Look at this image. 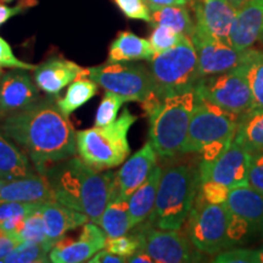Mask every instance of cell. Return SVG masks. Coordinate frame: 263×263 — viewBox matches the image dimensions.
Masks as SVG:
<instances>
[{"label": "cell", "instance_id": "6da1fadb", "mask_svg": "<svg viewBox=\"0 0 263 263\" xmlns=\"http://www.w3.org/2000/svg\"><path fill=\"white\" fill-rule=\"evenodd\" d=\"M0 128L14 140L44 176L48 168L77 153L76 130L57 105V98L41 99L17 114L3 117Z\"/></svg>", "mask_w": 263, "mask_h": 263}, {"label": "cell", "instance_id": "7a4b0ae2", "mask_svg": "<svg viewBox=\"0 0 263 263\" xmlns=\"http://www.w3.org/2000/svg\"><path fill=\"white\" fill-rule=\"evenodd\" d=\"M44 176L55 201L84 213L90 222L98 223L108 203L117 199L116 173L95 170L81 157L72 156L55 163Z\"/></svg>", "mask_w": 263, "mask_h": 263}, {"label": "cell", "instance_id": "3957f363", "mask_svg": "<svg viewBox=\"0 0 263 263\" xmlns=\"http://www.w3.org/2000/svg\"><path fill=\"white\" fill-rule=\"evenodd\" d=\"M200 185L199 166L176 163L162 170L154 211L147 221L160 229H182Z\"/></svg>", "mask_w": 263, "mask_h": 263}, {"label": "cell", "instance_id": "277c9868", "mask_svg": "<svg viewBox=\"0 0 263 263\" xmlns=\"http://www.w3.org/2000/svg\"><path fill=\"white\" fill-rule=\"evenodd\" d=\"M239 115L197 97L182 154H199L212 162L228 149L235 136Z\"/></svg>", "mask_w": 263, "mask_h": 263}, {"label": "cell", "instance_id": "5b68a950", "mask_svg": "<svg viewBox=\"0 0 263 263\" xmlns=\"http://www.w3.org/2000/svg\"><path fill=\"white\" fill-rule=\"evenodd\" d=\"M196 101V91L192 89L163 99L147 115L149 141L157 156L172 159L182 154Z\"/></svg>", "mask_w": 263, "mask_h": 263}, {"label": "cell", "instance_id": "8992f818", "mask_svg": "<svg viewBox=\"0 0 263 263\" xmlns=\"http://www.w3.org/2000/svg\"><path fill=\"white\" fill-rule=\"evenodd\" d=\"M138 116L124 108L120 117L107 126L80 130L76 133L77 153L85 163L95 170H111L122 164L130 154L128 132Z\"/></svg>", "mask_w": 263, "mask_h": 263}, {"label": "cell", "instance_id": "52a82bcc", "mask_svg": "<svg viewBox=\"0 0 263 263\" xmlns=\"http://www.w3.org/2000/svg\"><path fill=\"white\" fill-rule=\"evenodd\" d=\"M149 70L160 100L194 89L199 72L192 38L184 35L176 47L154 55Z\"/></svg>", "mask_w": 263, "mask_h": 263}, {"label": "cell", "instance_id": "ba28073f", "mask_svg": "<svg viewBox=\"0 0 263 263\" xmlns=\"http://www.w3.org/2000/svg\"><path fill=\"white\" fill-rule=\"evenodd\" d=\"M88 78L103 87L105 91L121 95L126 103H139L146 116L161 103L149 67L144 65L132 64V61L106 62L90 67Z\"/></svg>", "mask_w": 263, "mask_h": 263}, {"label": "cell", "instance_id": "9c48e42d", "mask_svg": "<svg viewBox=\"0 0 263 263\" xmlns=\"http://www.w3.org/2000/svg\"><path fill=\"white\" fill-rule=\"evenodd\" d=\"M233 212L226 203H206L195 197L188 216V236L195 249L203 255L216 256L230 249L228 235Z\"/></svg>", "mask_w": 263, "mask_h": 263}, {"label": "cell", "instance_id": "30bf717a", "mask_svg": "<svg viewBox=\"0 0 263 263\" xmlns=\"http://www.w3.org/2000/svg\"><path fill=\"white\" fill-rule=\"evenodd\" d=\"M194 89L197 97L239 116L254 106L251 88L242 66L223 73L200 77Z\"/></svg>", "mask_w": 263, "mask_h": 263}, {"label": "cell", "instance_id": "8fae6325", "mask_svg": "<svg viewBox=\"0 0 263 263\" xmlns=\"http://www.w3.org/2000/svg\"><path fill=\"white\" fill-rule=\"evenodd\" d=\"M141 234V250L157 263L201 262L203 254L190 241L182 229H160L144 221L136 227Z\"/></svg>", "mask_w": 263, "mask_h": 263}, {"label": "cell", "instance_id": "7c38bea8", "mask_svg": "<svg viewBox=\"0 0 263 263\" xmlns=\"http://www.w3.org/2000/svg\"><path fill=\"white\" fill-rule=\"evenodd\" d=\"M190 38L197 54L199 78L223 73L244 64L248 50H235L228 43L215 37L199 18Z\"/></svg>", "mask_w": 263, "mask_h": 263}, {"label": "cell", "instance_id": "4fadbf2b", "mask_svg": "<svg viewBox=\"0 0 263 263\" xmlns=\"http://www.w3.org/2000/svg\"><path fill=\"white\" fill-rule=\"evenodd\" d=\"M250 157L251 154L233 139L228 149L218 159L212 162H200V182L213 179L229 189L249 186Z\"/></svg>", "mask_w": 263, "mask_h": 263}, {"label": "cell", "instance_id": "5bb4252c", "mask_svg": "<svg viewBox=\"0 0 263 263\" xmlns=\"http://www.w3.org/2000/svg\"><path fill=\"white\" fill-rule=\"evenodd\" d=\"M107 236L97 223H85L77 240L62 238L49 251L50 262L82 263L88 262L99 250L104 249Z\"/></svg>", "mask_w": 263, "mask_h": 263}, {"label": "cell", "instance_id": "9a60e30c", "mask_svg": "<svg viewBox=\"0 0 263 263\" xmlns=\"http://www.w3.org/2000/svg\"><path fill=\"white\" fill-rule=\"evenodd\" d=\"M39 88L26 70L14 68L0 77V117L17 114L41 100Z\"/></svg>", "mask_w": 263, "mask_h": 263}, {"label": "cell", "instance_id": "2e32d148", "mask_svg": "<svg viewBox=\"0 0 263 263\" xmlns=\"http://www.w3.org/2000/svg\"><path fill=\"white\" fill-rule=\"evenodd\" d=\"M34 83L42 91L51 97H59L65 87L81 77H88L89 68H83L71 60L51 58L38 65L33 71Z\"/></svg>", "mask_w": 263, "mask_h": 263}, {"label": "cell", "instance_id": "e0dca14e", "mask_svg": "<svg viewBox=\"0 0 263 263\" xmlns=\"http://www.w3.org/2000/svg\"><path fill=\"white\" fill-rule=\"evenodd\" d=\"M263 35V0H251L236 10L229 32V44L235 50L252 48Z\"/></svg>", "mask_w": 263, "mask_h": 263}, {"label": "cell", "instance_id": "ac0fdd59", "mask_svg": "<svg viewBox=\"0 0 263 263\" xmlns=\"http://www.w3.org/2000/svg\"><path fill=\"white\" fill-rule=\"evenodd\" d=\"M156 151L150 141H147L133 156L123 162L122 167L116 172L118 190L116 200H128L132 193L136 192L150 176L156 164Z\"/></svg>", "mask_w": 263, "mask_h": 263}, {"label": "cell", "instance_id": "d6986e66", "mask_svg": "<svg viewBox=\"0 0 263 263\" xmlns=\"http://www.w3.org/2000/svg\"><path fill=\"white\" fill-rule=\"evenodd\" d=\"M55 201L50 183L41 173L0 179V203L2 202H37Z\"/></svg>", "mask_w": 263, "mask_h": 263}, {"label": "cell", "instance_id": "ffe728a7", "mask_svg": "<svg viewBox=\"0 0 263 263\" xmlns=\"http://www.w3.org/2000/svg\"><path fill=\"white\" fill-rule=\"evenodd\" d=\"M43 219H44L45 234H47V248L50 251L59 240L64 238L70 230L83 227L89 218L84 213L62 205L60 202L50 201L43 203L41 207Z\"/></svg>", "mask_w": 263, "mask_h": 263}, {"label": "cell", "instance_id": "44dd1931", "mask_svg": "<svg viewBox=\"0 0 263 263\" xmlns=\"http://www.w3.org/2000/svg\"><path fill=\"white\" fill-rule=\"evenodd\" d=\"M226 205L249 223L254 234L263 236V193L250 185L230 189Z\"/></svg>", "mask_w": 263, "mask_h": 263}, {"label": "cell", "instance_id": "7402d4cb", "mask_svg": "<svg viewBox=\"0 0 263 263\" xmlns=\"http://www.w3.org/2000/svg\"><path fill=\"white\" fill-rule=\"evenodd\" d=\"M236 9L228 0H197L195 16L217 38L229 44V32Z\"/></svg>", "mask_w": 263, "mask_h": 263}, {"label": "cell", "instance_id": "603a6c76", "mask_svg": "<svg viewBox=\"0 0 263 263\" xmlns=\"http://www.w3.org/2000/svg\"><path fill=\"white\" fill-rule=\"evenodd\" d=\"M161 173H162L161 166L155 164L145 182L128 197V209H129L132 228L146 221L153 213Z\"/></svg>", "mask_w": 263, "mask_h": 263}, {"label": "cell", "instance_id": "cb8c5ba5", "mask_svg": "<svg viewBox=\"0 0 263 263\" xmlns=\"http://www.w3.org/2000/svg\"><path fill=\"white\" fill-rule=\"evenodd\" d=\"M155 55L149 39L141 38L130 31H122L108 48L107 62L150 61Z\"/></svg>", "mask_w": 263, "mask_h": 263}, {"label": "cell", "instance_id": "d4e9b609", "mask_svg": "<svg viewBox=\"0 0 263 263\" xmlns=\"http://www.w3.org/2000/svg\"><path fill=\"white\" fill-rule=\"evenodd\" d=\"M234 141L249 153H263V108L251 107L240 115Z\"/></svg>", "mask_w": 263, "mask_h": 263}, {"label": "cell", "instance_id": "484cf974", "mask_svg": "<svg viewBox=\"0 0 263 263\" xmlns=\"http://www.w3.org/2000/svg\"><path fill=\"white\" fill-rule=\"evenodd\" d=\"M0 172L5 179L34 174L31 161L0 128Z\"/></svg>", "mask_w": 263, "mask_h": 263}, {"label": "cell", "instance_id": "4316f807", "mask_svg": "<svg viewBox=\"0 0 263 263\" xmlns=\"http://www.w3.org/2000/svg\"><path fill=\"white\" fill-rule=\"evenodd\" d=\"M97 224L104 230L107 238L127 234L132 229L128 200L118 199L108 203Z\"/></svg>", "mask_w": 263, "mask_h": 263}, {"label": "cell", "instance_id": "83f0119b", "mask_svg": "<svg viewBox=\"0 0 263 263\" xmlns=\"http://www.w3.org/2000/svg\"><path fill=\"white\" fill-rule=\"evenodd\" d=\"M98 94V84L88 77H81L68 85L64 98H57V105L66 117L87 104Z\"/></svg>", "mask_w": 263, "mask_h": 263}, {"label": "cell", "instance_id": "f1b7e54d", "mask_svg": "<svg viewBox=\"0 0 263 263\" xmlns=\"http://www.w3.org/2000/svg\"><path fill=\"white\" fill-rule=\"evenodd\" d=\"M150 25H163L184 35H192L195 28V22L190 16L186 6H163L151 10Z\"/></svg>", "mask_w": 263, "mask_h": 263}, {"label": "cell", "instance_id": "f546056e", "mask_svg": "<svg viewBox=\"0 0 263 263\" xmlns=\"http://www.w3.org/2000/svg\"><path fill=\"white\" fill-rule=\"evenodd\" d=\"M251 88L254 106L263 108V51L248 49L246 59L241 65Z\"/></svg>", "mask_w": 263, "mask_h": 263}, {"label": "cell", "instance_id": "4dcf8cb0", "mask_svg": "<svg viewBox=\"0 0 263 263\" xmlns=\"http://www.w3.org/2000/svg\"><path fill=\"white\" fill-rule=\"evenodd\" d=\"M2 262L5 263H45L50 262L44 246L35 242L22 241L15 246Z\"/></svg>", "mask_w": 263, "mask_h": 263}, {"label": "cell", "instance_id": "1f68e13d", "mask_svg": "<svg viewBox=\"0 0 263 263\" xmlns=\"http://www.w3.org/2000/svg\"><path fill=\"white\" fill-rule=\"evenodd\" d=\"M15 239L18 242L29 241L41 244L47 250V248H45V245H47V234H45L44 219H43L41 209H38L37 211L32 212L31 215L26 217L24 226H22L21 230H20L17 234L15 235Z\"/></svg>", "mask_w": 263, "mask_h": 263}, {"label": "cell", "instance_id": "d6a6232c", "mask_svg": "<svg viewBox=\"0 0 263 263\" xmlns=\"http://www.w3.org/2000/svg\"><path fill=\"white\" fill-rule=\"evenodd\" d=\"M104 249L121 257L129 258L141 250V234L136 228H132L127 234L117 238H107Z\"/></svg>", "mask_w": 263, "mask_h": 263}, {"label": "cell", "instance_id": "836d02e7", "mask_svg": "<svg viewBox=\"0 0 263 263\" xmlns=\"http://www.w3.org/2000/svg\"><path fill=\"white\" fill-rule=\"evenodd\" d=\"M123 103H126V100L121 95L106 91L100 105H99L97 115H95V126L103 127L112 123L117 118L118 111H120Z\"/></svg>", "mask_w": 263, "mask_h": 263}, {"label": "cell", "instance_id": "e575fe53", "mask_svg": "<svg viewBox=\"0 0 263 263\" xmlns=\"http://www.w3.org/2000/svg\"><path fill=\"white\" fill-rule=\"evenodd\" d=\"M183 37L184 34H180V33L167 27V26L155 25L150 34L149 42L155 54H159V52L166 51L171 48L176 47L182 41Z\"/></svg>", "mask_w": 263, "mask_h": 263}, {"label": "cell", "instance_id": "d590c367", "mask_svg": "<svg viewBox=\"0 0 263 263\" xmlns=\"http://www.w3.org/2000/svg\"><path fill=\"white\" fill-rule=\"evenodd\" d=\"M230 189L224 184L216 182L213 179H207L200 182L199 190H197L196 199L206 203H226L228 200Z\"/></svg>", "mask_w": 263, "mask_h": 263}, {"label": "cell", "instance_id": "8d00e7d4", "mask_svg": "<svg viewBox=\"0 0 263 263\" xmlns=\"http://www.w3.org/2000/svg\"><path fill=\"white\" fill-rule=\"evenodd\" d=\"M216 263H259L258 250L246 248H230L215 256Z\"/></svg>", "mask_w": 263, "mask_h": 263}, {"label": "cell", "instance_id": "74e56055", "mask_svg": "<svg viewBox=\"0 0 263 263\" xmlns=\"http://www.w3.org/2000/svg\"><path fill=\"white\" fill-rule=\"evenodd\" d=\"M114 3L126 17L151 22V12L145 0H114Z\"/></svg>", "mask_w": 263, "mask_h": 263}, {"label": "cell", "instance_id": "f35d334b", "mask_svg": "<svg viewBox=\"0 0 263 263\" xmlns=\"http://www.w3.org/2000/svg\"><path fill=\"white\" fill-rule=\"evenodd\" d=\"M43 203L37 202H2L0 203V222L6 219L27 217L41 209Z\"/></svg>", "mask_w": 263, "mask_h": 263}, {"label": "cell", "instance_id": "ab89813d", "mask_svg": "<svg viewBox=\"0 0 263 263\" xmlns=\"http://www.w3.org/2000/svg\"><path fill=\"white\" fill-rule=\"evenodd\" d=\"M35 67H37L35 65L28 64V62H25L16 58L9 43L4 38L0 37V70L2 68H12V70L20 68V70L34 71Z\"/></svg>", "mask_w": 263, "mask_h": 263}, {"label": "cell", "instance_id": "60d3db41", "mask_svg": "<svg viewBox=\"0 0 263 263\" xmlns=\"http://www.w3.org/2000/svg\"><path fill=\"white\" fill-rule=\"evenodd\" d=\"M249 185L263 193V153H250Z\"/></svg>", "mask_w": 263, "mask_h": 263}, {"label": "cell", "instance_id": "b9f144b4", "mask_svg": "<svg viewBox=\"0 0 263 263\" xmlns=\"http://www.w3.org/2000/svg\"><path fill=\"white\" fill-rule=\"evenodd\" d=\"M37 3V0H22V2L16 6H8L4 4H0V27L4 24H6L10 18L22 14V12H25L26 9L34 6Z\"/></svg>", "mask_w": 263, "mask_h": 263}, {"label": "cell", "instance_id": "7bdbcfd3", "mask_svg": "<svg viewBox=\"0 0 263 263\" xmlns=\"http://www.w3.org/2000/svg\"><path fill=\"white\" fill-rule=\"evenodd\" d=\"M89 263H124L127 262V258L121 257V256L115 255L112 252L107 251V250L101 249L91 257Z\"/></svg>", "mask_w": 263, "mask_h": 263}, {"label": "cell", "instance_id": "ee69618b", "mask_svg": "<svg viewBox=\"0 0 263 263\" xmlns=\"http://www.w3.org/2000/svg\"><path fill=\"white\" fill-rule=\"evenodd\" d=\"M17 244H20V242L14 236L6 234L5 232L0 229V262L5 258V256Z\"/></svg>", "mask_w": 263, "mask_h": 263}, {"label": "cell", "instance_id": "f6af8a7d", "mask_svg": "<svg viewBox=\"0 0 263 263\" xmlns=\"http://www.w3.org/2000/svg\"><path fill=\"white\" fill-rule=\"evenodd\" d=\"M145 2L151 11V10L163 8V6H186L190 0H145Z\"/></svg>", "mask_w": 263, "mask_h": 263}, {"label": "cell", "instance_id": "bcb514c9", "mask_svg": "<svg viewBox=\"0 0 263 263\" xmlns=\"http://www.w3.org/2000/svg\"><path fill=\"white\" fill-rule=\"evenodd\" d=\"M127 262H130V263H138V262L153 263L154 261H153V258H151L145 251H138L133 256H130L129 258H127Z\"/></svg>", "mask_w": 263, "mask_h": 263}, {"label": "cell", "instance_id": "7dc6e473", "mask_svg": "<svg viewBox=\"0 0 263 263\" xmlns=\"http://www.w3.org/2000/svg\"><path fill=\"white\" fill-rule=\"evenodd\" d=\"M228 2L232 4L234 8L238 10L241 8V6H244L245 4H248L249 2H251V0H228Z\"/></svg>", "mask_w": 263, "mask_h": 263}, {"label": "cell", "instance_id": "c3c4849f", "mask_svg": "<svg viewBox=\"0 0 263 263\" xmlns=\"http://www.w3.org/2000/svg\"><path fill=\"white\" fill-rule=\"evenodd\" d=\"M258 255H259V263H263V245L258 249Z\"/></svg>", "mask_w": 263, "mask_h": 263}, {"label": "cell", "instance_id": "681fc988", "mask_svg": "<svg viewBox=\"0 0 263 263\" xmlns=\"http://www.w3.org/2000/svg\"><path fill=\"white\" fill-rule=\"evenodd\" d=\"M3 3H11V2H14V0H2Z\"/></svg>", "mask_w": 263, "mask_h": 263}, {"label": "cell", "instance_id": "f907efd6", "mask_svg": "<svg viewBox=\"0 0 263 263\" xmlns=\"http://www.w3.org/2000/svg\"><path fill=\"white\" fill-rule=\"evenodd\" d=\"M0 179H5L4 176H3V174H2V172H0Z\"/></svg>", "mask_w": 263, "mask_h": 263}, {"label": "cell", "instance_id": "816d5d0a", "mask_svg": "<svg viewBox=\"0 0 263 263\" xmlns=\"http://www.w3.org/2000/svg\"><path fill=\"white\" fill-rule=\"evenodd\" d=\"M2 73H3V72H2V70H0V77H2Z\"/></svg>", "mask_w": 263, "mask_h": 263}, {"label": "cell", "instance_id": "f5cc1de1", "mask_svg": "<svg viewBox=\"0 0 263 263\" xmlns=\"http://www.w3.org/2000/svg\"><path fill=\"white\" fill-rule=\"evenodd\" d=\"M261 42L263 43V35H262V38H261Z\"/></svg>", "mask_w": 263, "mask_h": 263}]
</instances>
